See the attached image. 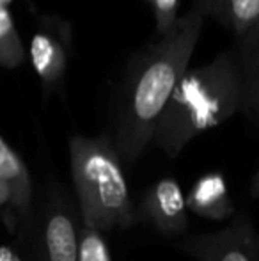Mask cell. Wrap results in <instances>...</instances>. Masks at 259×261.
Returning <instances> with one entry per match:
<instances>
[{
  "label": "cell",
  "instance_id": "6da1fadb",
  "mask_svg": "<svg viewBox=\"0 0 259 261\" xmlns=\"http://www.w3.org/2000/svg\"><path fill=\"white\" fill-rule=\"evenodd\" d=\"M203 29L204 13L195 4L178 18L167 34L146 46L130 66L114 139L123 164L137 162L153 142L163 110L181 76L188 71Z\"/></svg>",
  "mask_w": 259,
  "mask_h": 261
},
{
  "label": "cell",
  "instance_id": "7a4b0ae2",
  "mask_svg": "<svg viewBox=\"0 0 259 261\" xmlns=\"http://www.w3.org/2000/svg\"><path fill=\"white\" fill-rule=\"evenodd\" d=\"M243 103L245 89L238 52L225 50L181 76L153 142L169 156H178L197 135L227 121L243 109Z\"/></svg>",
  "mask_w": 259,
  "mask_h": 261
},
{
  "label": "cell",
  "instance_id": "3957f363",
  "mask_svg": "<svg viewBox=\"0 0 259 261\" xmlns=\"http://www.w3.org/2000/svg\"><path fill=\"white\" fill-rule=\"evenodd\" d=\"M69 164L83 226L101 233L133 226L128 181L110 135H73L69 139Z\"/></svg>",
  "mask_w": 259,
  "mask_h": 261
},
{
  "label": "cell",
  "instance_id": "277c9868",
  "mask_svg": "<svg viewBox=\"0 0 259 261\" xmlns=\"http://www.w3.org/2000/svg\"><path fill=\"white\" fill-rule=\"evenodd\" d=\"M71 29L55 16H41L31 39V61L46 93L57 91L68 69Z\"/></svg>",
  "mask_w": 259,
  "mask_h": 261
},
{
  "label": "cell",
  "instance_id": "5b68a950",
  "mask_svg": "<svg viewBox=\"0 0 259 261\" xmlns=\"http://www.w3.org/2000/svg\"><path fill=\"white\" fill-rule=\"evenodd\" d=\"M183 249L197 261H259V237L245 215L217 233L188 238Z\"/></svg>",
  "mask_w": 259,
  "mask_h": 261
},
{
  "label": "cell",
  "instance_id": "8992f818",
  "mask_svg": "<svg viewBox=\"0 0 259 261\" xmlns=\"http://www.w3.org/2000/svg\"><path fill=\"white\" fill-rule=\"evenodd\" d=\"M140 217L163 234H180L187 231V199L174 178L156 181L140 201Z\"/></svg>",
  "mask_w": 259,
  "mask_h": 261
},
{
  "label": "cell",
  "instance_id": "52a82bcc",
  "mask_svg": "<svg viewBox=\"0 0 259 261\" xmlns=\"http://www.w3.org/2000/svg\"><path fill=\"white\" fill-rule=\"evenodd\" d=\"M78 237L80 229L71 208L63 197H53L43 219L39 240L41 261H76Z\"/></svg>",
  "mask_w": 259,
  "mask_h": 261
},
{
  "label": "cell",
  "instance_id": "ba28073f",
  "mask_svg": "<svg viewBox=\"0 0 259 261\" xmlns=\"http://www.w3.org/2000/svg\"><path fill=\"white\" fill-rule=\"evenodd\" d=\"M0 179L11 192V210L16 220L27 222L32 208V179L27 165L0 135Z\"/></svg>",
  "mask_w": 259,
  "mask_h": 261
},
{
  "label": "cell",
  "instance_id": "9c48e42d",
  "mask_svg": "<svg viewBox=\"0 0 259 261\" xmlns=\"http://www.w3.org/2000/svg\"><path fill=\"white\" fill-rule=\"evenodd\" d=\"M187 208H190L195 215L210 220H224L231 217L235 206L224 176L220 172L200 176L188 194Z\"/></svg>",
  "mask_w": 259,
  "mask_h": 261
},
{
  "label": "cell",
  "instance_id": "30bf717a",
  "mask_svg": "<svg viewBox=\"0 0 259 261\" xmlns=\"http://www.w3.org/2000/svg\"><path fill=\"white\" fill-rule=\"evenodd\" d=\"M199 9L243 38L259 27V0H197Z\"/></svg>",
  "mask_w": 259,
  "mask_h": 261
},
{
  "label": "cell",
  "instance_id": "8fae6325",
  "mask_svg": "<svg viewBox=\"0 0 259 261\" xmlns=\"http://www.w3.org/2000/svg\"><path fill=\"white\" fill-rule=\"evenodd\" d=\"M238 59L245 89L243 110L259 116V27L240 38Z\"/></svg>",
  "mask_w": 259,
  "mask_h": 261
},
{
  "label": "cell",
  "instance_id": "7c38bea8",
  "mask_svg": "<svg viewBox=\"0 0 259 261\" xmlns=\"http://www.w3.org/2000/svg\"><path fill=\"white\" fill-rule=\"evenodd\" d=\"M23 61L25 50L9 13V7L0 4V66L13 69L23 64Z\"/></svg>",
  "mask_w": 259,
  "mask_h": 261
},
{
  "label": "cell",
  "instance_id": "4fadbf2b",
  "mask_svg": "<svg viewBox=\"0 0 259 261\" xmlns=\"http://www.w3.org/2000/svg\"><path fill=\"white\" fill-rule=\"evenodd\" d=\"M76 261H112L108 244L101 231L82 224L78 237V259Z\"/></svg>",
  "mask_w": 259,
  "mask_h": 261
},
{
  "label": "cell",
  "instance_id": "5bb4252c",
  "mask_svg": "<svg viewBox=\"0 0 259 261\" xmlns=\"http://www.w3.org/2000/svg\"><path fill=\"white\" fill-rule=\"evenodd\" d=\"M146 2L149 4L153 14H155L158 34L160 36L167 34L174 27L178 18H180V14H178L180 0H146Z\"/></svg>",
  "mask_w": 259,
  "mask_h": 261
},
{
  "label": "cell",
  "instance_id": "9a60e30c",
  "mask_svg": "<svg viewBox=\"0 0 259 261\" xmlns=\"http://www.w3.org/2000/svg\"><path fill=\"white\" fill-rule=\"evenodd\" d=\"M4 208H9L11 215L14 217L13 210H11V192H9V189H7L6 183L0 179V210H4ZM14 220H16V217H14Z\"/></svg>",
  "mask_w": 259,
  "mask_h": 261
},
{
  "label": "cell",
  "instance_id": "2e32d148",
  "mask_svg": "<svg viewBox=\"0 0 259 261\" xmlns=\"http://www.w3.org/2000/svg\"><path fill=\"white\" fill-rule=\"evenodd\" d=\"M0 261H20V258L11 247H0Z\"/></svg>",
  "mask_w": 259,
  "mask_h": 261
},
{
  "label": "cell",
  "instance_id": "e0dca14e",
  "mask_svg": "<svg viewBox=\"0 0 259 261\" xmlns=\"http://www.w3.org/2000/svg\"><path fill=\"white\" fill-rule=\"evenodd\" d=\"M256 194L259 197V172H257V178H256Z\"/></svg>",
  "mask_w": 259,
  "mask_h": 261
},
{
  "label": "cell",
  "instance_id": "ac0fdd59",
  "mask_svg": "<svg viewBox=\"0 0 259 261\" xmlns=\"http://www.w3.org/2000/svg\"><path fill=\"white\" fill-rule=\"evenodd\" d=\"M9 2H11V0H0V4H4V6H7Z\"/></svg>",
  "mask_w": 259,
  "mask_h": 261
}]
</instances>
